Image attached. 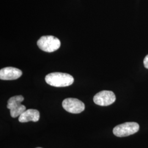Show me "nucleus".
I'll return each mask as SVG.
<instances>
[{
  "instance_id": "f257e3e1",
  "label": "nucleus",
  "mask_w": 148,
  "mask_h": 148,
  "mask_svg": "<svg viewBox=\"0 0 148 148\" xmlns=\"http://www.w3.org/2000/svg\"><path fill=\"white\" fill-rule=\"evenodd\" d=\"M46 83L56 87H67L74 83V77L70 74L63 73H52L45 77Z\"/></svg>"
},
{
  "instance_id": "f03ea898",
  "label": "nucleus",
  "mask_w": 148,
  "mask_h": 148,
  "mask_svg": "<svg viewBox=\"0 0 148 148\" xmlns=\"http://www.w3.org/2000/svg\"><path fill=\"white\" fill-rule=\"evenodd\" d=\"M37 45L43 51L51 53L58 49L60 47V41L53 36H43L37 41Z\"/></svg>"
},
{
  "instance_id": "7ed1b4c3",
  "label": "nucleus",
  "mask_w": 148,
  "mask_h": 148,
  "mask_svg": "<svg viewBox=\"0 0 148 148\" xmlns=\"http://www.w3.org/2000/svg\"><path fill=\"white\" fill-rule=\"evenodd\" d=\"M139 125L137 122H128L119 125L114 128L113 133L118 137L129 136L137 132Z\"/></svg>"
},
{
  "instance_id": "20e7f679",
  "label": "nucleus",
  "mask_w": 148,
  "mask_h": 148,
  "mask_svg": "<svg viewBox=\"0 0 148 148\" xmlns=\"http://www.w3.org/2000/svg\"><path fill=\"white\" fill-rule=\"evenodd\" d=\"M64 109L68 112L72 114H79L84 111L85 106L84 103L76 98H69L65 99L62 103Z\"/></svg>"
},
{
  "instance_id": "39448f33",
  "label": "nucleus",
  "mask_w": 148,
  "mask_h": 148,
  "mask_svg": "<svg viewBox=\"0 0 148 148\" xmlns=\"http://www.w3.org/2000/svg\"><path fill=\"white\" fill-rule=\"evenodd\" d=\"M116 101V96L110 90H102L97 93L93 97V101L97 105L108 106L113 104Z\"/></svg>"
},
{
  "instance_id": "423d86ee",
  "label": "nucleus",
  "mask_w": 148,
  "mask_h": 148,
  "mask_svg": "<svg viewBox=\"0 0 148 148\" xmlns=\"http://www.w3.org/2000/svg\"><path fill=\"white\" fill-rule=\"evenodd\" d=\"M21 75V70L13 67H6L0 70V79L2 80L18 79Z\"/></svg>"
},
{
  "instance_id": "0eeeda50",
  "label": "nucleus",
  "mask_w": 148,
  "mask_h": 148,
  "mask_svg": "<svg viewBox=\"0 0 148 148\" xmlns=\"http://www.w3.org/2000/svg\"><path fill=\"white\" fill-rule=\"evenodd\" d=\"M40 119V112L35 109L26 110L19 116L18 120L20 122L29 121L37 122Z\"/></svg>"
},
{
  "instance_id": "6e6552de",
  "label": "nucleus",
  "mask_w": 148,
  "mask_h": 148,
  "mask_svg": "<svg viewBox=\"0 0 148 148\" xmlns=\"http://www.w3.org/2000/svg\"><path fill=\"white\" fill-rule=\"evenodd\" d=\"M24 100V98L22 95H16L9 99L7 103V107L8 109H11L16 106L21 104V103Z\"/></svg>"
},
{
  "instance_id": "1a4fd4ad",
  "label": "nucleus",
  "mask_w": 148,
  "mask_h": 148,
  "mask_svg": "<svg viewBox=\"0 0 148 148\" xmlns=\"http://www.w3.org/2000/svg\"><path fill=\"white\" fill-rule=\"evenodd\" d=\"M25 110H26L25 106L21 104L10 109V115L13 118H16L18 116H19Z\"/></svg>"
},
{
  "instance_id": "9d476101",
  "label": "nucleus",
  "mask_w": 148,
  "mask_h": 148,
  "mask_svg": "<svg viewBox=\"0 0 148 148\" xmlns=\"http://www.w3.org/2000/svg\"><path fill=\"white\" fill-rule=\"evenodd\" d=\"M144 65L145 68L148 69V54L145 56V57L144 59Z\"/></svg>"
},
{
  "instance_id": "9b49d317",
  "label": "nucleus",
  "mask_w": 148,
  "mask_h": 148,
  "mask_svg": "<svg viewBox=\"0 0 148 148\" xmlns=\"http://www.w3.org/2000/svg\"><path fill=\"white\" fill-rule=\"evenodd\" d=\"M40 148V147H37V148Z\"/></svg>"
}]
</instances>
